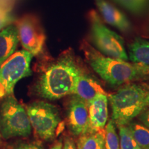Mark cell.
Returning <instances> with one entry per match:
<instances>
[{
    "instance_id": "1",
    "label": "cell",
    "mask_w": 149,
    "mask_h": 149,
    "mask_svg": "<svg viewBox=\"0 0 149 149\" xmlns=\"http://www.w3.org/2000/svg\"><path fill=\"white\" fill-rule=\"evenodd\" d=\"M82 72L71 54H63L42 72L35 85V91L40 97L49 100L72 95Z\"/></svg>"
},
{
    "instance_id": "2",
    "label": "cell",
    "mask_w": 149,
    "mask_h": 149,
    "mask_svg": "<svg viewBox=\"0 0 149 149\" xmlns=\"http://www.w3.org/2000/svg\"><path fill=\"white\" fill-rule=\"evenodd\" d=\"M83 51L92 69L111 86L148 79L144 72L131 62L102 55L88 43L83 44Z\"/></svg>"
},
{
    "instance_id": "3",
    "label": "cell",
    "mask_w": 149,
    "mask_h": 149,
    "mask_svg": "<svg viewBox=\"0 0 149 149\" xmlns=\"http://www.w3.org/2000/svg\"><path fill=\"white\" fill-rule=\"evenodd\" d=\"M149 91L138 84H127L108 95L112 109V120L116 126H126L144 110Z\"/></svg>"
},
{
    "instance_id": "4",
    "label": "cell",
    "mask_w": 149,
    "mask_h": 149,
    "mask_svg": "<svg viewBox=\"0 0 149 149\" xmlns=\"http://www.w3.org/2000/svg\"><path fill=\"white\" fill-rule=\"evenodd\" d=\"M27 111L11 95L0 104V134L6 139L17 137H29L31 133Z\"/></svg>"
},
{
    "instance_id": "5",
    "label": "cell",
    "mask_w": 149,
    "mask_h": 149,
    "mask_svg": "<svg viewBox=\"0 0 149 149\" xmlns=\"http://www.w3.org/2000/svg\"><path fill=\"white\" fill-rule=\"evenodd\" d=\"M91 40L97 51L112 58L128 61L122 37L106 26L95 11L90 14Z\"/></svg>"
},
{
    "instance_id": "6",
    "label": "cell",
    "mask_w": 149,
    "mask_h": 149,
    "mask_svg": "<svg viewBox=\"0 0 149 149\" xmlns=\"http://www.w3.org/2000/svg\"><path fill=\"white\" fill-rule=\"evenodd\" d=\"M33 57L29 52L22 50L0 64V100L13 94L17 83L31 75Z\"/></svg>"
},
{
    "instance_id": "7",
    "label": "cell",
    "mask_w": 149,
    "mask_h": 149,
    "mask_svg": "<svg viewBox=\"0 0 149 149\" xmlns=\"http://www.w3.org/2000/svg\"><path fill=\"white\" fill-rule=\"evenodd\" d=\"M26 111L36 135L44 141L53 139L61 122L57 108L48 102L39 101L30 104Z\"/></svg>"
},
{
    "instance_id": "8",
    "label": "cell",
    "mask_w": 149,
    "mask_h": 149,
    "mask_svg": "<svg viewBox=\"0 0 149 149\" xmlns=\"http://www.w3.org/2000/svg\"><path fill=\"white\" fill-rule=\"evenodd\" d=\"M19 42L25 51L33 56L42 52L46 41V35L40 22L33 15H25L15 22Z\"/></svg>"
},
{
    "instance_id": "9",
    "label": "cell",
    "mask_w": 149,
    "mask_h": 149,
    "mask_svg": "<svg viewBox=\"0 0 149 149\" xmlns=\"http://www.w3.org/2000/svg\"><path fill=\"white\" fill-rule=\"evenodd\" d=\"M68 120L70 131L74 135L86 134L89 120L88 104L72 95L68 106Z\"/></svg>"
},
{
    "instance_id": "10",
    "label": "cell",
    "mask_w": 149,
    "mask_h": 149,
    "mask_svg": "<svg viewBox=\"0 0 149 149\" xmlns=\"http://www.w3.org/2000/svg\"><path fill=\"white\" fill-rule=\"evenodd\" d=\"M109 98L100 94L88 104V127L87 133H94L104 129L109 117Z\"/></svg>"
},
{
    "instance_id": "11",
    "label": "cell",
    "mask_w": 149,
    "mask_h": 149,
    "mask_svg": "<svg viewBox=\"0 0 149 149\" xmlns=\"http://www.w3.org/2000/svg\"><path fill=\"white\" fill-rule=\"evenodd\" d=\"M128 60L149 79V41L136 37L128 46Z\"/></svg>"
},
{
    "instance_id": "12",
    "label": "cell",
    "mask_w": 149,
    "mask_h": 149,
    "mask_svg": "<svg viewBox=\"0 0 149 149\" xmlns=\"http://www.w3.org/2000/svg\"><path fill=\"white\" fill-rule=\"evenodd\" d=\"M100 94L107 95L102 86L96 80L82 72L78 78L72 95L88 104L93 99Z\"/></svg>"
},
{
    "instance_id": "13",
    "label": "cell",
    "mask_w": 149,
    "mask_h": 149,
    "mask_svg": "<svg viewBox=\"0 0 149 149\" xmlns=\"http://www.w3.org/2000/svg\"><path fill=\"white\" fill-rule=\"evenodd\" d=\"M99 10L106 22L122 32H128L131 29L129 20L121 11L110 4L105 0H95Z\"/></svg>"
},
{
    "instance_id": "14",
    "label": "cell",
    "mask_w": 149,
    "mask_h": 149,
    "mask_svg": "<svg viewBox=\"0 0 149 149\" xmlns=\"http://www.w3.org/2000/svg\"><path fill=\"white\" fill-rule=\"evenodd\" d=\"M19 42L18 31L15 24L0 31V64L15 53Z\"/></svg>"
},
{
    "instance_id": "15",
    "label": "cell",
    "mask_w": 149,
    "mask_h": 149,
    "mask_svg": "<svg viewBox=\"0 0 149 149\" xmlns=\"http://www.w3.org/2000/svg\"><path fill=\"white\" fill-rule=\"evenodd\" d=\"M104 129L94 133L80 135L77 141V149H105Z\"/></svg>"
},
{
    "instance_id": "16",
    "label": "cell",
    "mask_w": 149,
    "mask_h": 149,
    "mask_svg": "<svg viewBox=\"0 0 149 149\" xmlns=\"http://www.w3.org/2000/svg\"><path fill=\"white\" fill-rule=\"evenodd\" d=\"M128 128L141 149H149V129L140 122H130Z\"/></svg>"
},
{
    "instance_id": "17",
    "label": "cell",
    "mask_w": 149,
    "mask_h": 149,
    "mask_svg": "<svg viewBox=\"0 0 149 149\" xmlns=\"http://www.w3.org/2000/svg\"><path fill=\"white\" fill-rule=\"evenodd\" d=\"M105 149H120V137L117 133L116 125L111 119L104 128Z\"/></svg>"
},
{
    "instance_id": "18",
    "label": "cell",
    "mask_w": 149,
    "mask_h": 149,
    "mask_svg": "<svg viewBox=\"0 0 149 149\" xmlns=\"http://www.w3.org/2000/svg\"><path fill=\"white\" fill-rule=\"evenodd\" d=\"M120 149H141L127 126H118Z\"/></svg>"
},
{
    "instance_id": "19",
    "label": "cell",
    "mask_w": 149,
    "mask_h": 149,
    "mask_svg": "<svg viewBox=\"0 0 149 149\" xmlns=\"http://www.w3.org/2000/svg\"><path fill=\"white\" fill-rule=\"evenodd\" d=\"M133 13H140L144 10L148 0H115Z\"/></svg>"
},
{
    "instance_id": "20",
    "label": "cell",
    "mask_w": 149,
    "mask_h": 149,
    "mask_svg": "<svg viewBox=\"0 0 149 149\" xmlns=\"http://www.w3.org/2000/svg\"><path fill=\"white\" fill-rule=\"evenodd\" d=\"M13 20L10 7L4 3L0 2V31L11 24Z\"/></svg>"
},
{
    "instance_id": "21",
    "label": "cell",
    "mask_w": 149,
    "mask_h": 149,
    "mask_svg": "<svg viewBox=\"0 0 149 149\" xmlns=\"http://www.w3.org/2000/svg\"><path fill=\"white\" fill-rule=\"evenodd\" d=\"M138 120L141 124L149 129V109H145L138 115Z\"/></svg>"
},
{
    "instance_id": "22",
    "label": "cell",
    "mask_w": 149,
    "mask_h": 149,
    "mask_svg": "<svg viewBox=\"0 0 149 149\" xmlns=\"http://www.w3.org/2000/svg\"><path fill=\"white\" fill-rule=\"evenodd\" d=\"M15 149H44L41 145L37 143H22Z\"/></svg>"
},
{
    "instance_id": "23",
    "label": "cell",
    "mask_w": 149,
    "mask_h": 149,
    "mask_svg": "<svg viewBox=\"0 0 149 149\" xmlns=\"http://www.w3.org/2000/svg\"><path fill=\"white\" fill-rule=\"evenodd\" d=\"M62 149H77V148L72 139L67 137L64 139Z\"/></svg>"
},
{
    "instance_id": "24",
    "label": "cell",
    "mask_w": 149,
    "mask_h": 149,
    "mask_svg": "<svg viewBox=\"0 0 149 149\" xmlns=\"http://www.w3.org/2000/svg\"><path fill=\"white\" fill-rule=\"evenodd\" d=\"M63 148V142L61 139L57 141L55 144H53L50 149H62Z\"/></svg>"
},
{
    "instance_id": "25",
    "label": "cell",
    "mask_w": 149,
    "mask_h": 149,
    "mask_svg": "<svg viewBox=\"0 0 149 149\" xmlns=\"http://www.w3.org/2000/svg\"><path fill=\"white\" fill-rule=\"evenodd\" d=\"M144 107H145V109H146L148 107H149V92L148 93V94H147L146 98H145Z\"/></svg>"
},
{
    "instance_id": "26",
    "label": "cell",
    "mask_w": 149,
    "mask_h": 149,
    "mask_svg": "<svg viewBox=\"0 0 149 149\" xmlns=\"http://www.w3.org/2000/svg\"><path fill=\"white\" fill-rule=\"evenodd\" d=\"M0 138H1V134H0Z\"/></svg>"
}]
</instances>
